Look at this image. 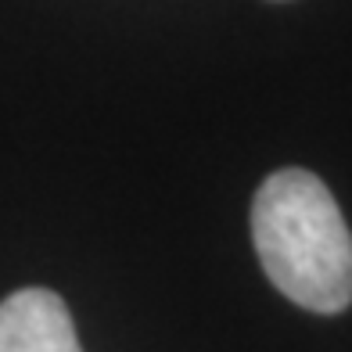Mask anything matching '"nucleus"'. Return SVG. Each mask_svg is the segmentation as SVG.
Returning a JSON list of instances; mask_svg holds the SVG:
<instances>
[{
    "instance_id": "f03ea898",
    "label": "nucleus",
    "mask_w": 352,
    "mask_h": 352,
    "mask_svg": "<svg viewBox=\"0 0 352 352\" xmlns=\"http://www.w3.org/2000/svg\"><path fill=\"white\" fill-rule=\"evenodd\" d=\"M0 352H83L65 298L22 287L0 302Z\"/></svg>"
},
{
    "instance_id": "f257e3e1",
    "label": "nucleus",
    "mask_w": 352,
    "mask_h": 352,
    "mask_svg": "<svg viewBox=\"0 0 352 352\" xmlns=\"http://www.w3.org/2000/svg\"><path fill=\"white\" fill-rule=\"evenodd\" d=\"M255 255L274 287L309 313L352 306V234L327 184L309 169L270 173L252 201Z\"/></svg>"
}]
</instances>
